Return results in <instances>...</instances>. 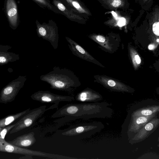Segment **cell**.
<instances>
[{
    "label": "cell",
    "instance_id": "6da1fadb",
    "mask_svg": "<svg viewBox=\"0 0 159 159\" xmlns=\"http://www.w3.org/2000/svg\"><path fill=\"white\" fill-rule=\"evenodd\" d=\"M40 80L48 84L50 88L71 93L81 85L79 78L71 70L54 67L52 71L40 77Z\"/></svg>",
    "mask_w": 159,
    "mask_h": 159
},
{
    "label": "cell",
    "instance_id": "7a4b0ae2",
    "mask_svg": "<svg viewBox=\"0 0 159 159\" xmlns=\"http://www.w3.org/2000/svg\"><path fill=\"white\" fill-rule=\"evenodd\" d=\"M35 23L38 37L49 42L53 48L57 49L58 45L59 35L56 22L52 20H50L48 23H40L37 20Z\"/></svg>",
    "mask_w": 159,
    "mask_h": 159
},
{
    "label": "cell",
    "instance_id": "3957f363",
    "mask_svg": "<svg viewBox=\"0 0 159 159\" xmlns=\"http://www.w3.org/2000/svg\"><path fill=\"white\" fill-rule=\"evenodd\" d=\"M46 106L43 105L30 110L16 124L15 126L9 131L11 134L32 126L36 120L48 110L52 109L51 106L46 109Z\"/></svg>",
    "mask_w": 159,
    "mask_h": 159
},
{
    "label": "cell",
    "instance_id": "277c9868",
    "mask_svg": "<svg viewBox=\"0 0 159 159\" xmlns=\"http://www.w3.org/2000/svg\"><path fill=\"white\" fill-rule=\"evenodd\" d=\"M0 152L41 157L51 159H60L61 157V155H60L26 149L16 146L9 143L5 139L0 144Z\"/></svg>",
    "mask_w": 159,
    "mask_h": 159
},
{
    "label": "cell",
    "instance_id": "5b68a950",
    "mask_svg": "<svg viewBox=\"0 0 159 159\" xmlns=\"http://www.w3.org/2000/svg\"><path fill=\"white\" fill-rule=\"evenodd\" d=\"M31 98L42 103H54L57 109L60 102H71L75 99L73 96L58 95L48 91H39L34 93Z\"/></svg>",
    "mask_w": 159,
    "mask_h": 159
},
{
    "label": "cell",
    "instance_id": "8992f818",
    "mask_svg": "<svg viewBox=\"0 0 159 159\" xmlns=\"http://www.w3.org/2000/svg\"><path fill=\"white\" fill-rule=\"evenodd\" d=\"M95 108L93 103H72L68 121L92 117L95 112Z\"/></svg>",
    "mask_w": 159,
    "mask_h": 159
},
{
    "label": "cell",
    "instance_id": "52a82bcc",
    "mask_svg": "<svg viewBox=\"0 0 159 159\" xmlns=\"http://www.w3.org/2000/svg\"><path fill=\"white\" fill-rule=\"evenodd\" d=\"M4 10L10 26L16 29L20 23L18 7L15 0H5Z\"/></svg>",
    "mask_w": 159,
    "mask_h": 159
},
{
    "label": "cell",
    "instance_id": "ba28073f",
    "mask_svg": "<svg viewBox=\"0 0 159 159\" xmlns=\"http://www.w3.org/2000/svg\"><path fill=\"white\" fill-rule=\"evenodd\" d=\"M159 125V119L153 118L139 129L134 137L129 141L134 144L145 139L157 129Z\"/></svg>",
    "mask_w": 159,
    "mask_h": 159
},
{
    "label": "cell",
    "instance_id": "9c48e42d",
    "mask_svg": "<svg viewBox=\"0 0 159 159\" xmlns=\"http://www.w3.org/2000/svg\"><path fill=\"white\" fill-rule=\"evenodd\" d=\"M52 4L64 15L70 20L81 24L86 23V19L68 9L60 0H52Z\"/></svg>",
    "mask_w": 159,
    "mask_h": 159
},
{
    "label": "cell",
    "instance_id": "30bf717a",
    "mask_svg": "<svg viewBox=\"0 0 159 159\" xmlns=\"http://www.w3.org/2000/svg\"><path fill=\"white\" fill-rule=\"evenodd\" d=\"M60 1L68 9L85 19L89 14L88 10L81 0Z\"/></svg>",
    "mask_w": 159,
    "mask_h": 159
},
{
    "label": "cell",
    "instance_id": "8fae6325",
    "mask_svg": "<svg viewBox=\"0 0 159 159\" xmlns=\"http://www.w3.org/2000/svg\"><path fill=\"white\" fill-rule=\"evenodd\" d=\"M65 38L69 43V49L73 55L83 60L89 61L93 59L88 53L78 43L68 37L66 36Z\"/></svg>",
    "mask_w": 159,
    "mask_h": 159
},
{
    "label": "cell",
    "instance_id": "7c38bea8",
    "mask_svg": "<svg viewBox=\"0 0 159 159\" xmlns=\"http://www.w3.org/2000/svg\"><path fill=\"white\" fill-rule=\"evenodd\" d=\"M34 135V132H31L7 142L11 144L19 147L29 148L33 145L36 141Z\"/></svg>",
    "mask_w": 159,
    "mask_h": 159
},
{
    "label": "cell",
    "instance_id": "4fadbf2b",
    "mask_svg": "<svg viewBox=\"0 0 159 159\" xmlns=\"http://www.w3.org/2000/svg\"><path fill=\"white\" fill-rule=\"evenodd\" d=\"M157 114L132 117V122L129 127L128 131L134 133H136L149 121L155 118Z\"/></svg>",
    "mask_w": 159,
    "mask_h": 159
},
{
    "label": "cell",
    "instance_id": "5bb4252c",
    "mask_svg": "<svg viewBox=\"0 0 159 159\" xmlns=\"http://www.w3.org/2000/svg\"><path fill=\"white\" fill-rule=\"evenodd\" d=\"M97 128L94 125H83L73 127L61 133L63 136H72L82 134Z\"/></svg>",
    "mask_w": 159,
    "mask_h": 159
},
{
    "label": "cell",
    "instance_id": "9a60e30c",
    "mask_svg": "<svg viewBox=\"0 0 159 159\" xmlns=\"http://www.w3.org/2000/svg\"><path fill=\"white\" fill-rule=\"evenodd\" d=\"M99 98L98 95L88 88L81 91L75 96V100L81 102H95Z\"/></svg>",
    "mask_w": 159,
    "mask_h": 159
},
{
    "label": "cell",
    "instance_id": "2e32d148",
    "mask_svg": "<svg viewBox=\"0 0 159 159\" xmlns=\"http://www.w3.org/2000/svg\"><path fill=\"white\" fill-rule=\"evenodd\" d=\"M30 110V108H29L14 115H10L0 119V127L3 128L8 125L19 118L27 114Z\"/></svg>",
    "mask_w": 159,
    "mask_h": 159
},
{
    "label": "cell",
    "instance_id": "e0dca14e",
    "mask_svg": "<svg viewBox=\"0 0 159 159\" xmlns=\"http://www.w3.org/2000/svg\"><path fill=\"white\" fill-rule=\"evenodd\" d=\"M159 111V106L149 107L139 109L133 113L132 117L140 116H148L157 114Z\"/></svg>",
    "mask_w": 159,
    "mask_h": 159
},
{
    "label": "cell",
    "instance_id": "ac0fdd59",
    "mask_svg": "<svg viewBox=\"0 0 159 159\" xmlns=\"http://www.w3.org/2000/svg\"><path fill=\"white\" fill-rule=\"evenodd\" d=\"M40 7L50 10L54 12L61 14L60 12L51 3L49 0H32Z\"/></svg>",
    "mask_w": 159,
    "mask_h": 159
},
{
    "label": "cell",
    "instance_id": "d6986e66",
    "mask_svg": "<svg viewBox=\"0 0 159 159\" xmlns=\"http://www.w3.org/2000/svg\"><path fill=\"white\" fill-rule=\"evenodd\" d=\"M16 125V124L11 125H8L3 128L0 132V139H5L6 135Z\"/></svg>",
    "mask_w": 159,
    "mask_h": 159
},
{
    "label": "cell",
    "instance_id": "ffe728a7",
    "mask_svg": "<svg viewBox=\"0 0 159 159\" xmlns=\"http://www.w3.org/2000/svg\"><path fill=\"white\" fill-rule=\"evenodd\" d=\"M152 30L153 33L157 36L159 35V23H154L152 25Z\"/></svg>",
    "mask_w": 159,
    "mask_h": 159
},
{
    "label": "cell",
    "instance_id": "44dd1931",
    "mask_svg": "<svg viewBox=\"0 0 159 159\" xmlns=\"http://www.w3.org/2000/svg\"><path fill=\"white\" fill-rule=\"evenodd\" d=\"M125 24V20L124 18H120L119 21L118 22V25L120 27L124 25Z\"/></svg>",
    "mask_w": 159,
    "mask_h": 159
},
{
    "label": "cell",
    "instance_id": "7402d4cb",
    "mask_svg": "<svg viewBox=\"0 0 159 159\" xmlns=\"http://www.w3.org/2000/svg\"><path fill=\"white\" fill-rule=\"evenodd\" d=\"M120 0H114L112 3V5L114 7H117L121 4Z\"/></svg>",
    "mask_w": 159,
    "mask_h": 159
},
{
    "label": "cell",
    "instance_id": "603a6c76",
    "mask_svg": "<svg viewBox=\"0 0 159 159\" xmlns=\"http://www.w3.org/2000/svg\"><path fill=\"white\" fill-rule=\"evenodd\" d=\"M96 39L97 41L100 42H104L105 40L104 37L100 35L97 36Z\"/></svg>",
    "mask_w": 159,
    "mask_h": 159
},
{
    "label": "cell",
    "instance_id": "cb8c5ba5",
    "mask_svg": "<svg viewBox=\"0 0 159 159\" xmlns=\"http://www.w3.org/2000/svg\"><path fill=\"white\" fill-rule=\"evenodd\" d=\"M18 158L20 159H32L33 158V156H32L26 155Z\"/></svg>",
    "mask_w": 159,
    "mask_h": 159
},
{
    "label": "cell",
    "instance_id": "d4e9b609",
    "mask_svg": "<svg viewBox=\"0 0 159 159\" xmlns=\"http://www.w3.org/2000/svg\"><path fill=\"white\" fill-rule=\"evenodd\" d=\"M107 84L110 87H114L116 85V83L114 81L112 80L108 81Z\"/></svg>",
    "mask_w": 159,
    "mask_h": 159
},
{
    "label": "cell",
    "instance_id": "484cf974",
    "mask_svg": "<svg viewBox=\"0 0 159 159\" xmlns=\"http://www.w3.org/2000/svg\"><path fill=\"white\" fill-rule=\"evenodd\" d=\"M135 57L136 62L138 64H140L141 62V60L139 56L138 55H136L135 56Z\"/></svg>",
    "mask_w": 159,
    "mask_h": 159
},
{
    "label": "cell",
    "instance_id": "4316f807",
    "mask_svg": "<svg viewBox=\"0 0 159 159\" xmlns=\"http://www.w3.org/2000/svg\"><path fill=\"white\" fill-rule=\"evenodd\" d=\"M6 60L5 58L4 57H0V63H4L6 61Z\"/></svg>",
    "mask_w": 159,
    "mask_h": 159
},
{
    "label": "cell",
    "instance_id": "83f0119b",
    "mask_svg": "<svg viewBox=\"0 0 159 159\" xmlns=\"http://www.w3.org/2000/svg\"><path fill=\"white\" fill-rule=\"evenodd\" d=\"M153 48V46L152 45L150 44L148 46V49L150 50H152Z\"/></svg>",
    "mask_w": 159,
    "mask_h": 159
},
{
    "label": "cell",
    "instance_id": "f1b7e54d",
    "mask_svg": "<svg viewBox=\"0 0 159 159\" xmlns=\"http://www.w3.org/2000/svg\"><path fill=\"white\" fill-rule=\"evenodd\" d=\"M111 13L114 17H116L117 16V15L116 13L113 11H112Z\"/></svg>",
    "mask_w": 159,
    "mask_h": 159
},
{
    "label": "cell",
    "instance_id": "f546056e",
    "mask_svg": "<svg viewBox=\"0 0 159 159\" xmlns=\"http://www.w3.org/2000/svg\"><path fill=\"white\" fill-rule=\"evenodd\" d=\"M2 129H3V128H2V127H0V132L2 130Z\"/></svg>",
    "mask_w": 159,
    "mask_h": 159
},
{
    "label": "cell",
    "instance_id": "4dcf8cb0",
    "mask_svg": "<svg viewBox=\"0 0 159 159\" xmlns=\"http://www.w3.org/2000/svg\"><path fill=\"white\" fill-rule=\"evenodd\" d=\"M157 42H159V39H157Z\"/></svg>",
    "mask_w": 159,
    "mask_h": 159
},
{
    "label": "cell",
    "instance_id": "1f68e13d",
    "mask_svg": "<svg viewBox=\"0 0 159 159\" xmlns=\"http://www.w3.org/2000/svg\"><path fill=\"white\" fill-rule=\"evenodd\" d=\"M3 140H4V139H3ZM3 140V139H0V142L2 140Z\"/></svg>",
    "mask_w": 159,
    "mask_h": 159
}]
</instances>
